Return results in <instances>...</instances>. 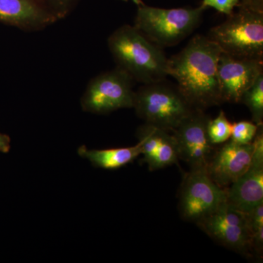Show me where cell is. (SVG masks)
<instances>
[{"label": "cell", "instance_id": "603a6c76", "mask_svg": "<svg viewBox=\"0 0 263 263\" xmlns=\"http://www.w3.org/2000/svg\"><path fill=\"white\" fill-rule=\"evenodd\" d=\"M10 149V138L7 135L0 133V152L7 154Z\"/></svg>", "mask_w": 263, "mask_h": 263}, {"label": "cell", "instance_id": "5bb4252c", "mask_svg": "<svg viewBox=\"0 0 263 263\" xmlns=\"http://www.w3.org/2000/svg\"><path fill=\"white\" fill-rule=\"evenodd\" d=\"M138 144L124 148L108 149H88L85 146L78 149L79 156L88 159L95 167L105 170L120 168L136 160L143 154V140L139 139Z\"/></svg>", "mask_w": 263, "mask_h": 263}, {"label": "cell", "instance_id": "3957f363", "mask_svg": "<svg viewBox=\"0 0 263 263\" xmlns=\"http://www.w3.org/2000/svg\"><path fill=\"white\" fill-rule=\"evenodd\" d=\"M205 8L138 7L134 27L160 48L171 47L186 39L200 25Z\"/></svg>", "mask_w": 263, "mask_h": 263}, {"label": "cell", "instance_id": "7402d4cb", "mask_svg": "<svg viewBox=\"0 0 263 263\" xmlns=\"http://www.w3.org/2000/svg\"><path fill=\"white\" fill-rule=\"evenodd\" d=\"M237 7H243L254 11L263 13V0H240Z\"/></svg>", "mask_w": 263, "mask_h": 263}, {"label": "cell", "instance_id": "4fadbf2b", "mask_svg": "<svg viewBox=\"0 0 263 263\" xmlns=\"http://www.w3.org/2000/svg\"><path fill=\"white\" fill-rule=\"evenodd\" d=\"M39 0H0V22L24 29H39L56 22Z\"/></svg>", "mask_w": 263, "mask_h": 263}, {"label": "cell", "instance_id": "7a4b0ae2", "mask_svg": "<svg viewBox=\"0 0 263 263\" xmlns=\"http://www.w3.org/2000/svg\"><path fill=\"white\" fill-rule=\"evenodd\" d=\"M108 46L117 67L143 84L168 76V59L163 48L152 43L134 26L124 25L112 33Z\"/></svg>", "mask_w": 263, "mask_h": 263}, {"label": "cell", "instance_id": "e0dca14e", "mask_svg": "<svg viewBox=\"0 0 263 263\" xmlns=\"http://www.w3.org/2000/svg\"><path fill=\"white\" fill-rule=\"evenodd\" d=\"M232 124L228 121L223 110L214 119H209L207 124V133L212 145L221 144L230 139Z\"/></svg>", "mask_w": 263, "mask_h": 263}, {"label": "cell", "instance_id": "5b68a950", "mask_svg": "<svg viewBox=\"0 0 263 263\" xmlns=\"http://www.w3.org/2000/svg\"><path fill=\"white\" fill-rule=\"evenodd\" d=\"M210 29L207 37L232 56L263 58V13L243 7Z\"/></svg>", "mask_w": 263, "mask_h": 263}, {"label": "cell", "instance_id": "ffe728a7", "mask_svg": "<svg viewBox=\"0 0 263 263\" xmlns=\"http://www.w3.org/2000/svg\"><path fill=\"white\" fill-rule=\"evenodd\" d=\"M57 20L65 17L73 8L77 0H39Z\"/></svg>", "mask_w": 263, "mask_h": 263}, {"label": "cell", "instance_id": "30bf717a", "mask_svg": "<svg viewBox=\"0 0 263 263\" xmlns=\"http://www.w3.org/2000/svg\"><path fill=\"white\" fill-rule=\"evenodd\" d=\"M263 73V58L232 56L221 51L218 79L221 102L240 103L243 92Z\"/></svg>", "mask_w": 263, "mask_h": 263}, {"label": "cell", "instance_id": "d6986e66", "mask_svg": "<svg viewBox=\"0 0 263 263\" xmlns=\"http://www.w3.org/2000/svg\"><path fill=\"white\" fill-rule=\"evenodd\" d=\"M258 125L252 122H242L232 124L231 141L240 145L249 144L254 141Z\"/></svg>", "mask_w": 263, "mask_h": 263}, {"label": "cell", "instance_id": "cb8c5ba5", "mask_svg": "<svg viewBox=\"0 0 263 263\" xmlns=\"http://www.w3.org/2000/svg\"><path fill=\"white\" fill-rule=\"evenodd\" d=\"M122 1L127 2L129 1V0H122ZM130 1L133 2V3H134L135 4L138 5V7L144 5V3H143V2L142 1V0H130Z\"/></svg>", "mask_w": 263, "mask_h": 263}, {"label": "cell", "instance_id": "8fae6325", "mask_svg": "<svg viewBox=\"0 0 263 263\" xmlns=\"http://www.w3.org/2000/svg\"><path fill=\"white\" fill-rule=\"evenodd\" d=\"M249 168L226 189L227 202L240 212L248 213L263 202V133L259 125Z\"/></svg>", "mask_w": 263, "mask_h": 263}, {"label": "cell", "instance_id": "9a60e30c", "mask_svg": "<svg viewBox=\"0 0 263 263\" xmlns=\"http://www.w3.org/2000/svg\"><path fill=\"white\" fill-rule=\"evenodd\" d=\"M179 159L177 145L174 136H171L168 131L161 129L158 148L155 157L148 163L152 171L162 168L166 166L176 163Z\"/></svg>", "mask_w": 263, "mask_h": 263}, {"label": "cell", "instance_id": "44dd1931", "mask_svg": "<svg viewBox=\"0 0 263 263\" xmlns=\"http://www.w3.org/2000/svg\"><path fill=\"white\" fill-rule=\"evenodd\" d=\"M240 0H202L201 6L214 8L223 14L229 15L239 4Z\"/></svg>", "mask_w": 263, "mask_h": 263}, {"label": "cell", "instance_id": "2e32d148", "mask_svg": "<svg viewBox=\"0 0 263 263\" xmlns=\"http://www.w3.org/2000/svg\"><path fill=\"white\" fill-rule=\"evenodd\" d=\"M240 103L248 107L252 121L257 125H262L263 121V73L257 77L253 84L246 90Z\"/></svg>", "mask_w": 263, "mask_h": 263}, {"label": "cell", "instance_id": "52a82bcc", "mask_svg": "<svg viewBox=\"0 0 263 263\" xmlns=\"http://www.w3.org/2000/svg\"><path fill=\"white\" fill-rule=\"evenodd\" d=\"M227 200L226 189L212 179L205 169L192 170L181 190L180 208L183 218L199 221Z\"/></svg>", "mask_w": 263, "mask_h": 263}, {"label": "cell", "instance_id": "277c9868", "mask_svg": "<svg viewBox=\"0 0 263 263\" xmlns=\"http://www.w3.org/2000/svg\"><path fill=\"white\" fill-rule=\"evenodd\" d=\"M133 108L146 124L167 131L176 129L195 109L166 79L143 84L135 93Z\"/></svg>", "mask_w": 263, "mask_h": 263}, {"label": "cell", "instance_id": "6da1fadb", "mask_svg": "<svg viewBox=\"0 0 263 263\" xmlns=\"http://www.w3.org/2000/svg\"><path fill=\"white\" fill-rule=\"evenodd\" d=\"M219 46L207 36H194L185 48L168 59V76L194 108L204 109L221 102L218 62Z\"/></svg>", "mask_w": 263, "mask_h": 263}, {"label": "cell", "instance_id": "ba28073f", "mask_svg": "<svg viewBox=\"0 0 263 263\" xmlns=\"http://www.w3.org/2000/svg\"><path fill=\"white\" fill-rule=\"evenodd\" d=\"M197 224L221 245L238 251L252 247L247 214L223 202Z\"/></svg>", "mask_w": 263, "mask_h": 263}, {"label": "cell", "instance_id": "8992f818", "mask_svg": "<svg viewBox=\"0 0 263 263\" xmlns=\"http://www.w3.org/2000/svg\"><path fill=\"white\" fill-rule=\"evenodd\" d=\"M134 80L129 74L117 67L91 79L81 99L86 112L106 114L134 106Z\"/></svg>", "mask_w": 263, "mask_h": 263}, {"label": "cell", "instance_id": "9c48e42d", "mask_svg": "<svg viewBox=\"0 0 263 263\" xmlns=\"http://www.w3.org/2000/svg\"><path fill=\"white\" fill-rule=\"evenodd\" d=\"M209 120L202 110L195 108L174 130L179 158L187 162L192 170H206L211 160L212 144L207 133Z\"/></svg>", "mask_w": 263, "mask_h": 263}, {"label": "cell", "instance_id": "ac0fdd59", "mask_svg": "<svg viewBox=\"0 0 263 263\" xmlns=\"http://www.w3.org/2000/svg\"><path fill=\"white\" fill-rule=\"evenodd\" d=\"M252 245L260 250L263 245V202L247 213Z\"/></svg>", "mask_w": 263, "mask_h": 263}, {"label": "cell", "instance_id": "7c38bea8", "mask_svg": "<svg viewBox=\"0 0 263 263\" xmlns=\"http://www.w3.org/2000/svg\"><path fill=\"white\" fill-rule=\"evenodd\" d=\"M254 148L253 142L240 145L230 140L211 158L208 174L220 187L228 189L249 168Z\"/></svg>", "mask_w": 263, "mask_h": 263}]
</instances>
